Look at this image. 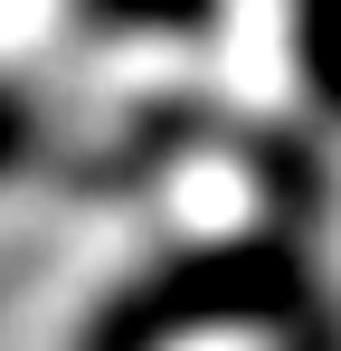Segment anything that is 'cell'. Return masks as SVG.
<instances>
[{"instance_id": "3957f363", "label": "cell", "mask_w": 341, "mask_h": 351, "mask_svg": "<svg viewBox=\"0 0 341 351\" xmlns=\"http://www.w3.org/2000/svg\"><path fill=\"white\" fill-rule=\"evenodd\" d=\"M86 10H105V19H123V29H199L218 0H86Z\"/></svg>"}, {"instance_id": "7a4b0ae2", "label": "cell", "mask_w": 341, "mask_h": 351, "mask_svg": "<svg viewBox=\"0 0 341 351\" xmlns=\"http://www.w3.org/2000/svg\"><path fill=\"white\" fill-rule=\"evenodd\" d=\"M294 66H303L313 105L341 114V0H294Z\"/></svg>"}, {"instance_id": "6da1fadb", "label": "cell", "mask_w": 341, "mask_h": 351, "mask_svg": "<svg viewBox=\"0 0 341 351\" xmlns=\"http://www.w3.org/2000/svg\"><path fill=\"white\" fill-rule=\"evenodd\" d=\"M294 313H303V266L284 247H218V256H190L152 285H133L95 323V351H152L199 323H294Z\"/></svg>"}]
</instances>
